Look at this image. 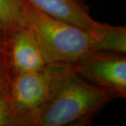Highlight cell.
Here are the masks:
<instances>
[{"label":"cell","instance_id":"6da1fadb","mask_svg":"<svg viewBox=\"0 0 126 126\" xmlns=\"http://www.w3.org/2000/svg\"><path fill=\"white\" fill-rule=\"evenodd\" d=\"M114 98L67 64L53 94L30 117L27 126H86Z\"/></svg>","mask_w":126,"mask_h":126},{"label":"cell","instance_id":"277c9868","mask_svg":"<svg viewBox=\"0 0 126 126\" xmlns=\"http://www.w3.org/2000/svg\"><path fill=\"white\" fill-rule=\"evenodd\" d=\"M72 65L82 78L115 98L126 97V54L94 50Z\"/></svg>","mask_w":126,"mask_h":126},{"label":"cell","instance_id":"9c48e42d","mask_svg":"<svg viewBox=\"0 0 126 126\" xmlns=\"http://www.w3.org/2000/svg\"><path fill=\"white\" fill-rule=\"evenodd\" d=\"M0 126H17V118L7 94L0 96Z\"/></svg>","mask_w":126,"mask_h":126},{"label":"cell","instance_id":"5b68a950","mask_svg":"<svg viewBox=\"0 0 126 126\" xmlns=\"http://www.w3.org/2000/svg\"><path fill=\"white\" fill-rule=\"evenodd\" d=\"M1 36L2 52L11 79L41 69L48 64L28 25L1 31Z\"/></svg>","mask_w":126,"mask_h":126},{"label":"cell","instance_id":"3957f363","mask_svg":"<svg viewBox=\"0 0 126 126\" xmlns=\"http://www.w3.org/2000/svg\"><path fill=\"white\" fill-rule=\"evenodd\" d=\"M67 65L48 64L41 69L11 79L7 95L17 118V126H27L32 116L48 100Z\"/></svg>","mask_w":126,"mask_h":126},{"label":"cell","instance_id":"52a82bcc","mask_svg":"<svg viewBox=\"0 0 126 126\" xmlns=\"http://www.w3.org/2000/svg\"><path fill=\"white\" fill-rule=\"evenodd\" d=\"M93 35L97 50L126 53V28L100 23L99 27L90 31Z\"/></svg>","mask_w":126,"mask_h":126},{"label":"cell","instance_id":"8992f818","mask_svg":"<svg viewBox=\"0 0 126 126\" xmlns=\"http://www.w3.org/2000/svg\"><path fill=\"white\" fill-rule=\"evenodd\" d=\"M51 18L92 31L100 23L93 19L83 0H25Z\"/></svg>","mask_w":126,"mask_h":126},{"label":"cell","instance_id":"ba28073f","mask_svg":"<svg viewBox=\"0 0 126 126\" xmlns=\"http://www.w3.org/2000/svg\"><path fill=\"white\" fill-rule=\"evenodd\" d=\"M23 0H0V30L6 32L27 25Z\"/></svg>","mask_w":126,"mask_h":126},{"label":"cell","instance_id":"30bf717a","mask_svg":"<svg viewBox=\"0 0 126 126\" xmlns=\"http://www.w3.org/2000/svg\"><path fill=\"white\" fill-rule=\"evenodd\" d=\"M11 77L6 64L1 48V36L0 31V96L8 93Z\"/></svg>","mask_w":126,"mask_h":126},{"label":"cell","instance_id":"7a4b0ae2","mask_svg":"<svg viewBox=\"0 0 126 126\" xmlns=\"http://www.w3.org/2000/svg\"><path fill=\"white\" fill-rule=\"evenodd\" d=\"M23 6L27 25L47 64H74L97 50L89 30L51 18L25 0Z\"/></svg>","mask_w":126,"mask_h":126}]
</instances>
